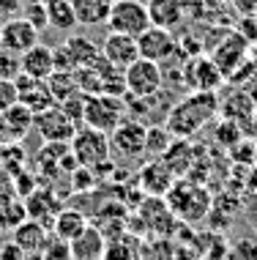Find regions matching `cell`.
<instances>
[{
  "mask_svg": "<svg viewBox=\"0 0 257 260\" xmlns=\"http://www.w3.org/2000/svg\"><path fill=\"white\" fill-rule=\"evenodd\" d=\"M219 115V93L213 90H192L178 104H172L164 118V126L172 137H192Z\"/></svg>",
  "mask_w": 257,
  "mask_h": 260,
  "instance_id": "6da1fadb",
  "label": "cell"
},
{
  "mask_svg": "<svg viewBox=\"0 0 257 260\" xmlns=\"http://www.w3.org/2000/svg\"><path fill=\"white\" fill-rule=\"evenodd\" d=\"M164 203H167L170 214L175 216V219L186 222V224H194V222H203L205 216L211 214L213 198L200 181L175 178V184L167 189V194H164Z\"/></svg>",
  "mask_w": 257,
  "mask_h": 260,
  "instance_id": "7a4b0ae2",
  "label": "cell"
},
{
  "mask_svg": "<svg viewBox=\"0 0 257 260\" xmlns=\"http://www.w3.org/2000/svg\"><path fill=\"white\" fill-rule=\"evenodd\" d=\"M68 151H71L74 161L80 167H101L107 165L109 159V135L107 132H99V129H90V126H80L77 135L71 137L68 143Z\"/></svg>",
  "mask_w": 257,
  "mask_h": 260,
  "instance_id": "3957f363",
  "label": "cell"
},
{
  "mask_svg": "<svg viewBox=\"0 0 257 260\" xmlns=\"http://www.w3.org/2000/svg\"><path fill=\"white\" fill-rule=\"evenodd\" d=\"M151 27V17L145 9V0H113V9L107 17L109 33H123V36H142Z\"/></svg>",
  "mask_w": 257,
  "mask_h": 260,
  "instance_id": "277c9868",
  "label": "cell"
},
{
  "mask_svg": "<svg viewBox=\"0 0 257 260\" xmlns=\"http://www.w3.org/2000/svg\"><path fill=\"white\" fill-rule=\"evenodd\" d=\"M126 74V96H134V99H148V96H156L164 85V74H162V63L137 58L129 69H123Z\"/></svg>",
  "mask_w": 257,
  "mask_h": 260,
  "instance_id": "5b68a950",
  "label": "cell"
},
{
  "mask_svg": "<svg viewBox=\"0 0 257 260\" xmlns=\"http://www.w3.org/2000/svg\"><path fill=\"white\" fill-rule=\"evenodd\" d=\"M211 50L213 52L208 55V58L219 66V72L225 74V82H227V77H230L233 72H238V66H244V63L249 60L252 44H249L238 30H225L222 39H219V44L211 47Z\"/></svg>",
  "mask_w": 257,
  "mask_h": 260,
  "instance_id": "8992f818",
  "label": "cell"
},
{
  "mask_svg": "<svg viewBox=\"0 0 257 260\" xmlns=\"http://www.w3.org/2000/svg\"><path fill=\"white\" fill-rule=\"evenodd\" d=\"M123 102H118V96H107V93H93L85 96V115L82 121L90 129H99V132H113L118 123L123 121Z\"/></svg>",
  "mask_w": 257,
  "mask_h": 260,
  "instance_id": "52a82bcc",
  "label": "cell"
},
{
  "mask_svg": "<svg viewBox=\"0 0 257 260\" xmlns=\"http://www.w3.org/2000/svg\"><path fill=\"white\" fill-rule=\"evenodd\" d=\"M180 82L189 90H216L225 85V74L219 72V66L208 55H194V58L183 60L180 69Z\"/></svg>",
  "mask_w": 257,
  "mask_h": 260,
  "instance_id": "ba28073f",
  "label": "cell"
},
{
  "mask_svg": "<svg viewBox=\"0 0 257 260\" xmlns=\"http://www.w3.org/2000/svg\"><path fill=\"white\" fill-rule=\"evenodd\" d=\"M33 129L44 137V143H66L68 145L71 137L77 135L80 126L68 118V112L60 107V104H55V107L39 112V115L33 118Z\"/></svg>",
  "mask_w": 257,
  "mask_h": 260,
  "instance_id": "9c48e42d",
  "label": "cell"
},
{
  "mask_svg": "<svg viewBox=\"0 0 257 260\" xmlns=\"http://www.w3.org/2000/svg\"><path fill=\"white\" fill-rule=\"evenodd\" d=\"M145 135H148V126L140 123V121H126L123 118L121 123L109 132V148L115 153L126 159H134V156H142L145 153Z\"/></svg>",
  "mask_w": 257,
  "mask_h": 260,
  "instance_id": "30bf717a",
  "label": "cell"
},
{
  "mask_svg": "<svg viewBox=\"0 0 257 260\" xmlns=\"http://www.w3.org/2000/svg\"><path fill=\"white\" fill-rule=\"evenodd\" d=\"M41 41V30L33 27L25 17H11L0 25V47L14 55H22Z\"/></svg>",
  "mask_w": 257,
  "mask_h": 260,
  "instance_id": "8fae6325",
  "label": "cell"
},
{
  "mask_svg": "<svg viewBox=\"0 0 257 260\" xmlns=\"http://www.w3.org/2000/svg\"><path fill=\"white\" fill-rule=\"evenodd\" d=\"M137 47H140V58L154 60V63H164L178 52V39L167 27L151 25L142 36H137Z\"/></svg>",
  "mask_w": 257,
  "mask_h": 260,
  "instance_id": "7c38bea8",
  "label": "cell"
},
{
  "mask_svg": "<svg viewBox=\"0 0 257 260\" xmlns=\"http://www.w3.org/2000/svg\"><path fill=\"white\" fill-rule=\"evenodd\" d=\"M14 82H17V90H19V104H25L33 115L55 107V96L50 85H47V80H36V77H27L19 72L14 77Z\"/></svg>",
  "mask_w": 257,
  "mask_h": 260,
  "instance_id": "4fadbf2b",
  "label": "cell"
},
{
  "mask_svg": "<svg viewBox=\"0 0 257 260\" xmlns=\"http://www.w3.org/2000/svg\"><path fill=\"white\" fill-rule=\"evenodd\" d=\"M257 104L252 102V96L244 88H230L227 96H219V118L222 121H233L241 129L249 123V118L254 115Z\"/></svg>",
  "mask_w": 257,
  "mask_h": 260,
  "instance_id": "5bb4252c",
  "label": "cell"
},
{
  "mask_svg": "<svg viewBox=\"0 0 257 260\" xmlns=\"http://www.w3.org/2000/svg\"><path fill=\"white\" fill-rule=\"evenodd\" d=\"M101 58L109 60L118 69H129L131 63L140 58V47H137V39L123 36V33H109L107 39L101 41Z\"/></svg>",
  "mask_w": 257,
  "mask_h": 260,
  "instance_id": "9a60e30c",
  "label": "cell"
},
{
  "mask_svg": "<svg viewBox=\"0 0 257 260\" xmlns=\"http://www.w3.org/2000/svg\"><path fill=\"white\" fill-rule=\"evenodd\" d=\"M145 9H148L151 25L167 27V30H175L186 19V0H145Z\"/></svg>",
  "mask_w": 257,
  "mask_h": 260,
  "instance_id": "2e32d148",
  "label": "cell"
},
{
  "mask_svg": "<svg viewBox=\"0 0 257 260\" xmlns=\"http://www.w3.org/2000/svg\"><path fill=\"white\" fill-rule=\"evenodd\" d=\"M19 72L27 77H36V80H50V74L55 72V52L52 47L39 44L30 47L27 52L19 55Z\"/></svg>",
  "mask_w": 257,
  "mask_h": 260,
  "instance_id": "e0dca14e",
  "label": "cell"
},
{
  "mask_svg": "<svg viewBox=\"0 0 257 260\" xmlns=\"http://www.w3.org/2000/svg\"><path fill=\"white\" fill-rule=\"evenodd\" d=\"M14 244H17L25 255H41L44 247L50 244V230H47L44 222L25 219L22 224L14 228Z\"/></svg>",
  "mask_w": 257,
  "mask_h": 260,
  "instance_id": "ac0fdd59",
  "label": "cell"
},
{
  "mask_svg": "<svg viewBox=\"0 0 257 260\" xmlns=\"http://www.w3.org/2000/svg\"><path fill=\"white\" fill-rule=\"evenodd\" d=\"M175 178H178V175L156 156L154 161H148V165L142 167V173H140V186L145 189V192H151L154 198H164V194H167V189L175 184Z\"/></svg>",
  "mask_w": 257,
  "mask_h": 260,
  "instance_id": "d6986e66",
  "label": "cell"
},
{
  "mask_svg": "<svg viewBox=\"0 0 257 260\" xmlns=\"http://www.w3.org/2000/svg\"><path fill=\"white\" fill-rule=\"evenodd\" d=\"M68 244H71V257L74 260H101L104 249H107V238H104V233L96 224H88V228Z\"/></svg>",
  "mask_w": 257,
  "mask_h": 260,
  "instance_id": "ffe728a7",
  "label": "cell"
},
{
  "mask_svg": "<svg viewBox=\"0 0 257 260\" xmlns=\"http://www.w3.org/2000/svg\"><path fill=\"white\" fill-rule=\"evenodd\" d=\"M88 216L77 208H60L52 219V236L60 238V241H74L82 230L88 228Z\"/></svg>",
  "mask_w": 257,
  "mask_h": 260,
  "instance_id": "44dd1931",
  "label": "cell"
},
{
  "mask_svg": "<svg viewBox=\"0 0 257 260\" xmlns=\"http://www.w3.org/2000/svg\"><path fill=\"white\" fill-rule=\"evenodd\" d=\"M71 9H74V17H77V25L99 27V25H107L113 0H71Z\"/></svg>",
  "mask_w": 257,
  "mask_h": 260,
  "instance_id": "7402d4cb",
  "label": "cell"
},
{
  "mask_svg": "<svg viewBox=\"0 0 257 260\" xmlns=\"http://www.w3.org/2000/svg\"><path fill=\"white\" fill-rule=\"evenodd\" d=\"M33 112L25 107V104H14L11 110L0 112V126H3V135L9 140H19L25 137L27 132L33 129Z\"/></svg>",
  "mask_w": 257,
  "mask_h": 260,
  "instance_id": "603a6c76",
  "label": "cell"
},
{
  "mask_svg": "<svg viewBox=\"0 0 257 260\" xmlns=\"http://www.w3.org/2000/svg\"><path fill=\"white\" fill-rule=\"evenodd\" d=\"M47 17H50V25L58 27V30H71L77 27V17H74L71 0H47Z\"/></svg>",
  "mask_w": 257,
  "mask_h": 260,
  "instance_id": "cb8c5ba5",
  "label": "cell"
},
{
  "mask_svg": "<svg viewBox=\"0 0 257 260\" xmlns=\"http://www.w3.org/2000/svg\"><path fill=\"white\" fill-rule=\"evenodd\" d=\"M47 85H50L52 96H55V104H63L66 99H71V96L80 93L77 77L68 74V72H52L50 80H47Z\"/></svg>",
  "mask_w": 257,
  "mask_h": 260,
  "instance_id": "d4e9b609",
  "label": "cell"
},
{
  "mask_svg": "<svg viewBox=\"0 0 257 260\" xmlns=\"http://www.w3.org/2000/svg\"><path fill=\"white\" fill-rule=\"evenodd\" d=\"M104 260H140V244L134 238H129V233H123L113 241H107Z\"/></svg>",
  "mask_w": 257,
  "mask_h": 260,
  "instance_id": "484cf974",
  "label": "cell"
},
{
  "mask_svg": "<svg viewBox=\"0 0 257 260\" xmlns=\"http://www.w3.org/2000/svg\"><path fill=\"white\" fill-rule=\"evenodd\" d=\"M140 260H175V247L170 238H148L140 247Z\"/></svg>",
  "mask_w": 257,
  "mask_h": 260,
  "instance_id": "4316f807",
  "label": "cell"
},
{
  "mask_svg": "<svg viewBox=\"0 0 257 260\" xmlns=\"http://www.w3.org/2000/svg\"><path fill=\"white\" fill-rule=\"evenodd\" d=\"M172 135L167 132V126H148V135H145V153L151 156H162L170 148Z\"/></svg>",
  "mask_w": 257,
  "mask_h": 260,
  "instance_id": "83f0119b",
  "label": "cell"
},
{
  "mask_svg": "<svg viewBox=\"0 0 257 260\" xmlns=\"http://www.w3.org/2000/svg\"><path fill=\"white\" fill-rule=\"evenodd\" d=\"M225 260H257V241L254 238H238L233 247H227Z\"/></svg>",
  "mask_w": 257,
  "mask_h": 260,
  "instance_id": "f1b7e54d",
  "label": "cell"
},
{
  "mask_svg": "<svg viewBox=\"0 0 257 260\" xmlns=\"http://www.w3.org/2000/svg\"><path fill=\"white\" fill-rule=\"evenodd\" d=\"M14 104H19V90L17 82L11 77H0V112L11 110Z\"/></svg>",
  "mask_w": 257,
  "mask_h": 260,
  "instance_id": "f546056e",
  "label": "cell"
},
{
  "mask_svg": "<svg viewBox=\"0 0 257 260\" xmlns=\"http://www.w3.org/2000/svg\"><path fill=\"white\" fill-rule=\"evenodd\" d=\"M41 260H74L71 257V244L60 241V238H50V244L41 252Z\"/></svg>",
  "mask_w": 257,
  "mask_h": 260,
  "instance_id": "4dcf8cb0",
  "label": "cell"
},
{
  "mask_svg": "<svg viewBox=\"0 0 257 260\" xmlns=\"http://www.w3.org/2000/svg\"><path fill=\"white\" fill-rule=\"evenodd\" d=\"M25 19L30 22L33 27H39V30H44L47 25H50V17H47V6L44 3H30L25 9Z\"/></svg>",
  "mask_w": 257,
  "mask_h": 260,
  "instance_id": "1f68e13d",
  "label": "cell"
},
{
  "mask_svg": "<svg viewBox=\"0 0 257 260\" xmlns=\"http://www.w3.org/2000/svg\"><path fill=\"white\" fill-rule=\"evenodd\" d=\"M235 30H238L241 36L249 41V44H257V11H254V14H246V17L238 22V27H235Z\"/></svg>",
  "mask_w": 257,
  "mask_h": 260,
  "instance_id": "d6a6232c",
  "label": "cell"
},
{
  "mask_svg": "<svg viewBox=\"0 0 257 260\" xmlns=\"http://www.w3.org/2000/svg\"><path fill=\"white\" fill-rule=\"evenodd\" d=\"M244 219L249 222V228H252V230H257V192H249V194H246Z\"/></svg>",
  "mask_w": 257,
  "mask_h": 260,
  "instance_id": "836d02e7",
  "label": "cell"
},
{
  "mask_svg": "<svg viewBox=\"0 0 257 260\" xmlns=\"http://www.w3.org/2000/svg\"><path fill=\"white\" fill-rule=\"evenodd\" d=\"M233 6H235L241 14H244V17H246V14H254V11H257V0H233Z\"/></svg>",
  "mask_w": 257,
  "mask_h": 260,
  "instance_id": "e575fe53",
  "label": "cell"
},
{
  "mask_svg": "<svg viewBox=\"0 0 257 260\" xmlns=\"http://www.w3.org/2000/svg\"><path fill=\"white\" fill-rule=\"evenodd\" d=\"M254 167H257V140H254Z\"/></svg>",
  "mask_w": 257,
  "mask_h": 260,
  "instance_id": "d590c367",
  "label": "cell"
},
{
  "mask_svg": "<svg viewBox=\"0 0 257 260\" xmlns=\"http://www.w3.org/2000/svg\"><path fill=\"white\" fill-rule=\"evenodd\" d=\"M0 255H3V244H0Z\"/></svg>",
  "mask_w": 257,
  "mask_h": 260,
  "instance_id": "8d00e7d4",
  "label": "cell"
},
{
  "mask_svg": "<svg viewBox=\"0 0 257 260\" xmlns=\"http://www.w3.org/2000/svg\"><path fill=\"white\" fill-rule=\"evenodd\" d=\"M101 260H104V257H101Z\"/></svg>",
  "mask_w": 257,
  "mask_h": 260,
  "instance_id": "74e56055",
  "label": "cell"
}]
</instances>
